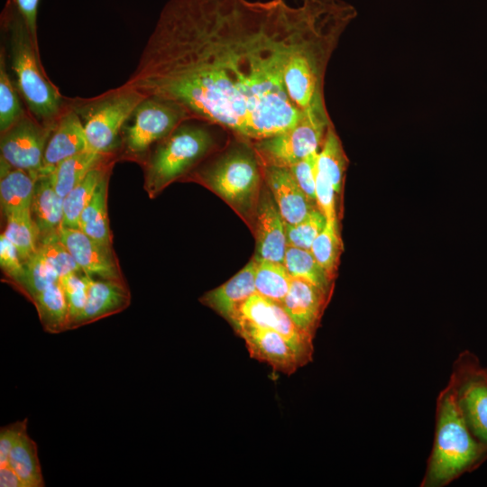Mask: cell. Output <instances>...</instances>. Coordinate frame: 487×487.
Wrapping results in <instances>:
<instances>
[{"label": "cell", "instance_id": "obj_35", "mask_svg": "<svg viewBox=\"0 0 487 487\" xmlns=\"http://www.w3.org/2000/svg\"><path fill=\"white\" fill-rule=\"evenodd\" d=\"M326 218L317 207L295 225L285 224L289 246L310 250L312 243L326 225Z\"/></svg>", "mask_w": 487, "mask_h": 487}, {"label": "cell", "instance_id": "obj_24", "mask_svg": "<svg viewBox=\"0 0 487 487\" xmlns=\"http://www.w3.org/2000/svg\"><path fill=\"white\" fill-rule=\"evenodd\" d=\"M113 161L107 159L93 168L87 175L63 198L62 227L78 229L79 217L92 198L95 190L104 178L112 170Z\"/></svg>", "mask_w": 487, "mask_h": 487}, {"label": "cell", "instance_id": "obj_32", "mask_svg": "<svg viewBox=\"0 0 487 487\" xmlns=\"http://www.w3.org/2000/svg\"><path fill=\"white\" fill-rule=\"evenodd\" d=\"M310 252L328 276L334 280L342 252L338 226L326 222L325 228L312 243Z\"/></svg>", "mask_w": 487, "mask_h": 487}, {"label": "cell", "instance_id": "obj_39", "mask_svg": "<svg viewBox=\"0 0 487 487\" xmlns=\"http://www.w3.org/2000/svg\"><path fill=\"white\" fill-rule=\"evenodd\" d=\"M336 192L332 184L317 172L316 178V201L319 210L324 214L327 223L338 226L335 207Z\"/></svg>", "mask_w": 487, "mask_h": 487}, {"label": "cell", "instance_id": "obj_10", "mask_svg": "<svg viewBox=\"0 0 487 487\" xmlns=\"http://www.w3.org/2000/svg\"><path fill=\"white\" fill-rule=\"evenodd\" d=\"M238 318L246 319L281 335L296 352L302 366L311 360L313 338L296 326L280 303L255 293L240 308L234 321Z\"/></svg>", "mask_w": 487, "mask_h": 487}, {"label": "cell", "instance_id": "obj_41", "mask_svg": "<svg viewBox=\"0 0 487 487\" xmlns=\"http://www.w3.org/2000/svg\"><path fill=\"white\" fill-rule=\"evenodd\" d=\"M19 14L24 20L35 45L37 41V13L40 0H13Z\"/></svg>", "mask_w": 487, "mask_h": 487}, {"label": "cell", "instance_id": "obj_23", "mask_svg": "<svg viewBox=\"0 0 487 487\" xmlns=\"http://www.w3.org/2000/svg\"><path fill=\"white\" fill-rule=\"evenodd\" d=\"M31 301L46 332L58 334L69 330V308L60 281L35 294Z\"/></svg>", "mask_w": 487, "mask_h": 487}, {"label": "cell", "instance_id": "obj_36", "mask_svg": "<svg viewBox=\"0 0 487 487\" xmlns=\"http://www.w3.org/2000/svg\"><path fill=\"white\" fill-rule=\"evenodd\" d=\"M80 273H69L60 280L69 308V330L71 324L83 311L87 299L89 277Z\"/></svg>", "mask_w": 487, "mask_h": 487}, {"label": "cell", "instance_id": "obj_40", "mask_svg": "<svg viewBox=\"0 0 487 487\" xmlns=\"http://www.w3.org/2000/svg\"><path fill=\"white\" fill-rule=\"evenodd\" d=\"M28 419L25 418L12 424L2 427L0 429V467L8 464L10 453L27 429Z\"/></svg>", "mask_w": 487, "mask_h": 487}, {"label": "cell", "instance_id": "obj_13", "mask_svg": "<svg viewBox=\"0 0 487 487\" xmlns=\"http://www.w3.org/2000/svg\"><path fill=\"white\" fill-rule=\"evenodd\" d=\"M60 236L84 274L124 280L112 245L99 243L79 229L62 227Z\"/></svg>", "mask_w": 487, "mask_h": 487}, {"label": "cell", "instance_id": "obj_18", "mask_svg": "<svg viewBox=\"0 0 487 487\" xmlns=\"http://www.w3.org/2000/svg\"><path fill=\"white\" fill-rule=\"evenodd\" d=\"M329 296L308 281L291 278L289 289L280 305L296 326L313 338Z\"/></svg>", "mask_w": 487, "mask_h": 487}, {"label": "cell", "instance_id": "obj_25", "mask_svg": "<svg viewBox=\"0 0 487 487\" xmlns=\"http://www.w3.org/2000/svg\"><path fill=\"white\" fill-rule=\"evenodd\" d=\"M109 156L86 150L64 160L49 175L54 189L64 198L93 168Z\"/></svg>", "mask_w": 487, "mask_h": 487}, {"label": "cell", "instance_id": "obj_9", "mask_svg": "<svg viewBox=\"0 0 487 487\" xmlns=\"http://www.w3.org/2000/svg\"><path fill=\"white\" fill-rule=\"evenodd\" d=\"M55 123L42 124L26 112L18 122L1 133V158L11 166L38 179L44 150Z\"/></svg>", "mask_w": 487, "mask_h": 487}, {"label": "cell", "instance_id": "obj_3", "mask_svg": "<svg viewBox=\"0 0 487 487\" xmlns=\"http://www.w3.org/2000/svg\"><path fill=\"white\" fill-rule=\"evenodd\" d=\"M188 179L216 194L252 227L264 183L262 167L253 147L234 146Z\"/></svg>", "mask_w": 487, "mask_h": 487}, {"label": "cell", "instance_id": "obj_22", "mask_svg": "<svg viewBox=\"0 0 487 487\" xmlns=\"http://www.w3.org/2000/svg\"><path fill=\"white\" fill-rule=\"evenodd\" d=\"M109 170L97 185L95 193L82 211L78 229L104 244L112 245V234L107 214Z\"/></svg>", "mask_w": 487, "mask_h": 487}, {"label": "cell", "instance_id": "obj_42", "mask_svg": "<svg viewBox=\"0 0 487 487\" xmlns=\"http://www.w3.org/2000/svg\"><path fill=\"white\" fill-rule=\"evenodd\" d=\"M0 486L1 487H25L22 479L10 465L0 467Z\"/></svg>", "mask_w": 487, "mask_h": 487}, {"label": "cell", "instance_id": "obj_29", "mask_svg": "<svg viewBox=\"0 0 487 487\" xmlns=\"http://www.w3.org/2000/svg\"><path fill=\"white\" fill-rule=\"evenodd\" d=\"M8 465L22 479L25 487H42L45 485L38 457L37 445L26 431L23 433L13 447Z\"/></svg>", "mask_w": 487, "mask_h": 487}, {"label": "cell", "instance_id": "obj_34", "mask_svg": "<svg viewBox=\"0 0 487 487\" xmlns=\"http://www.w3.org/2000/svg\"><path fill=\"white\" fill-rule=\"evenodd\" d=\"M24 266L23 280L15 288L30 300L35 294L60 280V277L45 262L38 251L24 262Z\"/></svg>", "mask_w": 487, "mask_h": 487}, {"label": "cell", "instance_id": "obj_7", "mask_svg": "<svg viewBox=\"0 0 487 487\" xmlns=\"http://www.w3.org/2000/svg\"><path fill=\"white\" fill-rule=\"evenodd\" d=\"M331 124L326 102L321 100L303 110L292 127L256 141L253 148L262 166L289 167L319 151Z\"/></svg>", "mask_w": 487, "mask_h": 487}, {"label": "cell", "instance_id": "obj_16", "mask_svg": "<svg viewBox=\"0 0 487 487\" xmlns=\"http://www.w3.org/2000/svg\"><path fill=\"white\" fill-rule=\"evenodd\" d=\"M262 167L264 183L270 189L285 224L295 225L300 222L317 207V203L303 192L288 167Z\"/></svg>", "mask_w": 487, "mask_h": 487}, {"label": "cell", "instance_id": "obj_33", "mask_svg": "<svg viewBox=\"0 0 487 487\" xmlns=\"http://www.w3.org/2000/svg\"><path fill=\"white\" fill-rule=\"evenodd\" d=\"M38 253L45 262L61 278L73 272H82L62 243L60 232L50 234L38 241Z\"/></svg>", "mask_w": 487, "mask_h": 487}, {"label": "cell", "instance_id": "obj_6", "mask_svg": "<svg viewBox=\"0 0 487 487\" xmlns=\"http://www.w3.org/2000/svg\"><path fill=\"white\" fill-rule=\"evenodd\" d=\"M145 96L123 84L96 97L69 105L83 123L87 149L110 155L120 131Z\"/></svg>", "mask_w": 487, "mask_h": 487}, {"label": "cell", "instance_id": "obj_8", "mask_svg": "<svg viewBox=\"0 0 487 487\" xmlns=\"http://www.w3.org/2000/svg\"><path fill=\"white\" fill-rule=\"evenodd\" d=\"M131 117L132 123L123 127V146L124 153L132 157L141 156L191 118L179 105L150 96L143 98Z\"/></svg>", "mask_w": 487, "mask_h": 487}, {"label": "cell", "instance_id": "obj_21", "mask_svg": "<svg viewBox=\"0 0 487 487\" xmlns=\"http://www.w3.org/2000/svg\"><path fill=\"white\" fill-rule=\"evenodd\" d=\"M30 210L38 231V241L62 228L63 198L54 189L49 175L37 179Z\"/></svg>", "mask_w": 487, "mask_h": 487}, {"label": "cell", "instance_id": "obj_14", "mask_svg": "<svg viewBox=\"0 0 487 487\" xmlns=\"http://www.w3.org/2000/svg\"><path fill=\"white\" fill-rule=\"evenodd\" d=\"M251 230L256 241L255 258L283 263L288 247L285 222L263 183Z\"/></svg>", "mask_w": 487, "mask_h": 487}, {"label": "cell", "instance_id": "obj_4", "mask_svg": "<svg viewBox=\"0 0 487 487\" xmlns=\"http://www.w3.org/2000/svg\"><path fill=\"white\" fill-rule=\"evenodd\" d=\"M429 483H445L475 465L487 447L472 434L457 400L455 379L440 398Z\"/></svg>", "mask_w": 487, "mask_h": 487}, {"label": "cell", "instance_id": "obj_37", "mask_svg": "<svg viewBox=\"0 0 487 487\" xmlns=\"http://www.w3.org/2000/svg\"><path fill=\"white\" fill-rule=\"evenodd\" d=\"M0 265L10 284L15 287L22 282L25 274L24 263L17 249L4 234L0 237Z\"/></svg>", "mask_w": 487, "mask_h": 487}, {"label": "cell", "instance_id": "obj_12", "mask_svg": "<svg viewBox=\"0 0 487 487\" xmlns=\"http://www.w3.org/2000/svg\"><path fill=\"white\" fill-rule=\"evenodd\" d=\"M245 342L251 357L264 362L273 370L290 375L302 363L289 343L279 333L244 318L231 325Z\"/></svg>", "mask_w": 487, "mask_h": 487}, {"label": "cell", "instance_id": "obj_31", "mask_svg": "<svg viewBox=\"0 0 487 487\" xmlns=\"http://www.w3.org/2000/svg\"><path fill=\"white\" fill-rule=\"evenodd\" d=\"M15 83L6 68V52L4 47L0 52V132L8 130L25 114Z\"/></svg>", "mask_w": 487, "mask_h": 487}, {"label": "cell", "instance_id": "obj_28", "mask_svg": "<svg viewBox=\"0 0 487 487\" xmlns=\"http://www.w3.org/2000/svg\"><path fill=\"white\" fill-rule=\"evenodd\" d=\"M256 293L280 304L286 297L291 281L285 265L253 257Z\"/></svg>", "mask_w": 487, "mask_h": 487}, {"label": "cell", "instance_id": "obj_5", "mask_svg": "<svg viewBox=\"0 0 487 487\" xmlns=\"http://www.w3.org/2000/svg\"><path fill=\"white\" fill-rule=\"evenodd\" d=\"M214 145L212 133L193 124H182L161 140L145 166L144 188L150 198L188 173Z\"/></svg>", "mask_w": 487, "mask_h": 487}, {"label": "cell", "instance_id": "obj_1", "mask_svg": "<svg viewBox=\"0 0 487 487\" xmlns=\"http://www.w3.org/2000/svg\"><path fill=\"white\" fill-rule=\"evenodd\" d=\"M343 0H170L124 83L254 142L292 127L301 110L285 71Z\"/></svg>", "mask_w": 487, "mask_h": 487}, {"label": "cell", "instance_id": "obj_15", "mask_svg": "<svg viewBox=\"0 0 487 487\" xmlns=\"http://www.w3.org/2000/svg\"><path fill=\"white\" fill-rule=\"evenodd\" d=\"M86 150L83 123L69 105L57 119L48 139L39 177L50 175L61 161Z\"/></svg>", "mask_w": 487, "mask_h": 487}, {"label": "cell", "instance_id": "obj_19", "mask_svg": "<svg viewBox=\"0 0 487 487\" xmlns=\"http://www.w3.org/2000/svg\"><path fill=\"white\" fill-rule=\"evenodd\" d=\"M254 271L255 262L253 259L226 282L205 293L199 301L231 325L243 304L256 293Z\"/></svg>", "mask_w": 487, "mask_h": 487}, {"label": "cell", "instance_id": "obj_26", "mask_svg": "<svg viewBox=\"0 0 487 487\" xmlns=\"http://www.w3.org/2000/svg\"><path fill=\"white\" fill-rule=\"evenodd\" d=\"M348 160L333 124L317 153V172L327 179L336 194L342 191Z\"/></svg>", "mask_w": 487, "mask_h": 487}, {"label": "cell", "instance_id": "obj_11", "mask_svg": "<svg viewBox=\"0 0 487 487\" xmlns=\"http://www.w3.org/2000/svg\"><path fill=\"white\" fill-rule=\"evenodd\" d=\"M458 376H454L456 396L474 437L487 447V369L467 356Z\"/></svg>", "mask_w": 487, "mask_h": 487}, {"label": "cell", "instance_id": "obj_20", "mask_svg": "<svg viewBox=\"0 0 487 487\" xmlns=\"http://www.w3.org/2000/svg\"><path fill=\"white\" fill-rule=\"evenodd\" d=\"M36 180L31 173L0 158V203L5 217L30 211Z\"/></svg>", "mask_w": 487, "mask_h": 487}, {"label": "cell", "instance_id": "obj_27", "mask_svg": "<svg viewBox=\"0 0 487 487\" xmlns=\"http://www.w3.org/2000/svg\"><path fill=\"white\" fill-rule=\"evenodd\" d=\"M283 264L291 278L308 281L330 295L334 280L319 265L310 250L288 245Z\"/></svg>", "mask_w": 487, "mask_h": 487}, {"label": "cell", "instance_id": "obj_2", "mask_svg": "<svg viewBox=\"0 0 487 487\" xmlns=\"http://www.w3.org/2000/svg\"><path fill=\"white\" fill-rule=\"evenodd\" d=\"M1 24L7 39L14 83L28 111L42 124L55 123L66 107L63 98L46 77L39 48L13 0L7 1L3 10Z\"/></svg>", "mask_w": 487, "mask_h": 487}, {"label": "cell", "instance_id": "obj_17", "mask_svg": "<svg viewBox=\"0 0 487 487\" xmlns=\"http://www.w3.org/2000/svg\"><path fill=\"white\" fill-rule=\"evenodd\" d=\"M130 303L131 293L124 280H95L89 277L85 308L69 330L119 313L127 308Z\"/></svg>", "mask_w": 487, "mask_h": 487}, {"label": "cell", "instance_id": "obj_30", "mask_svg": "<svg viewBox=\"0 0 487 487\" xmlns=\"http://www.w3.org/2000/svg\"><path fill=\"white\" fill-rule=\"evenodd\" d=\"M5 236L14 245L23 263L38 248V231L30 211L13 214L5 217Z\"/></svg>", "mask_w": 487, "mask_h": 487}, {"label": "cell", "instance_id": "obj_38", "mask_svg": "<svg viewBox=\"0 0 487 487\" xmlns=\"http://www.w3.org/2000/svg\"><path fill=\"white\" fill-rule=\"evenodd\" d=\"M317 153L318 152H314L300 161L288 167L303 192L316 203Z\"/></svg>", "mask_w": 487, "mask_h": 487}]
</instances>
